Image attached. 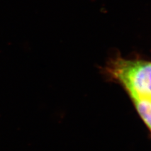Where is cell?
<instances>
[{"label":"cell","mask_w":151,"mask_h":151,"mask_svg":"<svg viewBox=\"0 0 151 151\" xmlns=\"http://www.w3.org/2000/svg\"><path fill=\"white\" fill-rule=\"evenodd\" d=\"M108 71L125 87L132 100H151L150 62L116 59L109 66Z\"/></svg>","instance_id":"6da1fadb"},{"label":"cell","mask_w":151,"mask_h":151,"mask_svg":"<svg viewBox=\"0 0 151 151\" xmlns=\"http://www.w3.org/2000/svg\"><path fill=\"white\" fill-rule=\"evenodd\" d=\"M139 114L151 130V100L148 99L133 100Z\"/></svg>","instance_id":"7a4b0ae2"}]
</instances>
